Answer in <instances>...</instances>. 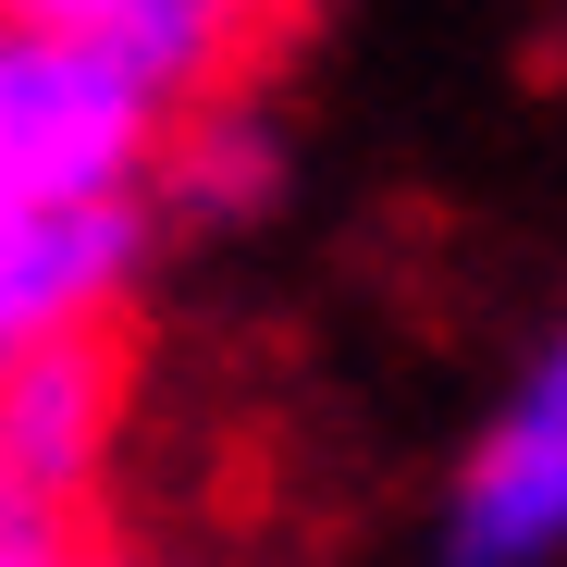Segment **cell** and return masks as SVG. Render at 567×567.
Instances as JSON below:
<instances>
[{
    "instance_id": "6da1fadb",
    "label": "cell",
    "mask_w": 567,
    "mask_h": 567,
    "mask_svg": "<svg viewBox=\"0 0 567 567\" xmlns=\"http://www.w3.org/2000/svg\"><path fill=\"white\" fill-rule=\"evenodd\" d=\"M173 136V100L86 38L0 25V210H100L136 198Z\"/></svg>"
},
{
    "instance_id": "5b68a950",
    "label": "cell",
    "mask_w": 567,
    "mask_h": 567,
    "mask_svg": "<svg viewBox=\"0 0 567 567\" xmlns=\"http://www.w3.org/2000/svg\"><path fill=\"white\" fill-rule=\"evenodd\" d=\"M0 25H38V38H86L112 50L124 74H148L173 112H198L210 86L247 74V25L223 13V0H0Z\"/></svg>"
},
{
    "instance_id": "277c9868",
    "label": "cell",
    "mask_w": 567,
    "mask_h": 567,
    "mask_svg": "<svg viewBox=\"0 0 567 567\" xmlns=\"http://www.w3.org/2000/svg\"><path fill=\"white\" fill-rule=\"evenodd\" d=\"M136 198L100 210H0V358L62 333V321H112L124 271H136Z\"/></svg>"
},
{
    "instance_id": "9c48e42d",
    "label": "cell",
    "mask_w": 567,
    "mask_h": 567,
    "mask_svg": "<svg viewBox=\"0 0 567 567\" xmlns=\"http://www.w3.org/2000/svg\"><path fill=\"white\" fill-rule=\"evenodd\" d=\"M74 567H100V555H74Z\"/></svg>"
},
{
    "instance_id": "ba28073f",
    "label": "cell",
    "mask_w": 567,
    "mask_h": 567,
    "mask_svg": "<svg viewBox=\"0 0 567 567\" xmlns=\"http://www.w3.org/2000/svg\"><path fill=\"white\" fill-rule=\"evenodd\" d=\"M223 13H235V25H247V38H271V25H284V13H297V0H223Z\"/></svg>"
},
{
    "instance_id": "7a4b0ae2",
    "label": "cell",
    "mask_w": 567,
    "mask_h": 567,
    "mask_svg": "<svg viewBox=\"0 0 567 567\" xmlns=\"http://www.w3.org/2000/svg\"><path fill=\"white\" fill-rule=\"evenodd\" d=\"M124 420V321H62L0 358V494L74 518L100 482V444Z\"/></svg>"
},
{
    "instance_id": "3957f363",
    "label": "cell",
    "mask_w": 567,
    "mask_h": 567,
    "mask_svg": "<svg viewBox=\"0 0 567 567\" xmlns=\"http://www.w3.org/2000/svg\"><path fill=\"white\" fill-rule=\"evenodd\" d=\"M543 555H567V333L482 432L444 530V567H543Z\"/></svg>"
},
{
    "instance_id": "8992f818",
    "label": "cell",
    "mask_w": 567,
    "mask_h": 567,
    "mask_svg": "<svg viewBox=\"0 0 567 567\" xmlns=\"http://www.w3.org/2000/svg\"><path fill=\"white\" fill-rule=\"evenodd\" d=\"M173 198H198V210H247L259 185H271V161H259V136L247 124H210V112H185L173 136H161V161H148Z\"/></svg>"
},
{
    "instance_id": "52a82bcc",
    "label": "cell",
    "mask_w": 567,
    "mask_h": 567,
    "mask_svg": "<svg viewBox=\"0 0 567 567\" xmlns=\"http://www.w3.org/2000/svg\"><path fill=\"white\" fill-rule=\"evenodd\" d=\"M0 567H74V543H38V530H0Z\"/></svg>"
}]
</instances>
